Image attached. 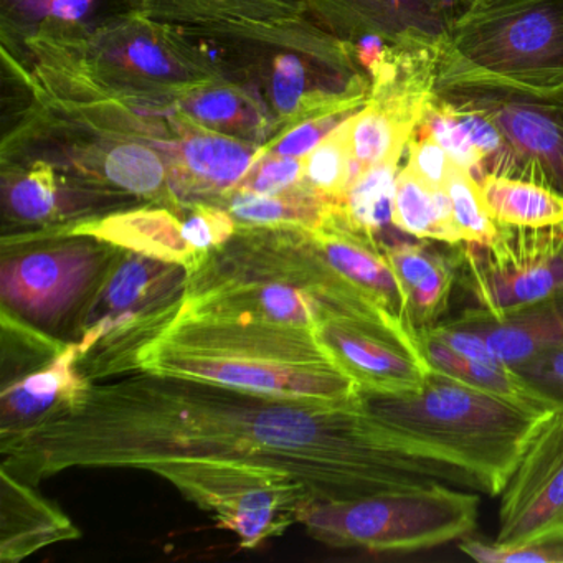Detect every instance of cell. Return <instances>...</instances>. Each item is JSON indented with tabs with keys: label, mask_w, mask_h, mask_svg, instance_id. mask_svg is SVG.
Wrapping results in <instances>:
<instances>
[{
	"label": "cell",
	"mask_w": 563,
	"mask_h": 563,
	"mask_svg": "<svg viewBox=\"0 0 563 563\" xmlns=\"http://www.w3.org/2000/svg\"><path fill=\"white\" fill-rule=\"evenodd\" d=\"M2 470L37 483L71 467L144 471L161 461L239 464L286 477L316 504L444 483L486 494L450 451L347 404L272 397L133 372L2 434Z\"/></svg>",
	"instance_id": "6da1fadb"
},
{
	"label": "cell",
	"mask_w": 563,
	"mask_h": 563,
	"mask_svg": "<svg viewBox=\"0 0 563 563\" xmlns=\"http://www.w3.org/2000/svg\"><path fill=\"white\" fill-rule=\"evenodd\" d=\"M133 372L328 404L364 395L308 329L197 314L180 305L113 375Z\"/></svg>",
	"instance_id": "7a4b0ae2"
},
{
	"label": "cell",
	"mask_w": 563,
	"mask_h": 563,
	"mask_svg": "<svg viewBox=\"0 0 563 563\" xmlns=\"http://www.w3.org/2000/svg\"><path fill=\"white\" fill-rule=\"evenodd\" d=\"M169 27L220 77L255 93L279 133L322 114L361 110L367 101L371 77L354 45L335 37L309 12Z\"/></svg>",
	"instance_id": "3957f363"
},
{
	"label": "cell",
	"mask_w": 563,
	"mask_h": 563,
	"mask_svg": "<svg viewBox=\"0 0 563 563\" xmlns=\"http://www.w3.org/2000/svg\"><path fill=\"white\" fill-rule=\"evenodd\" d=\"M180 308L312 332L342 314L378 316L405 325L345 282L312 230L299 227L239 225L189 276Z\"/></svg>",
	"instance_id": "277c9868"
},
{
	"label": "cell",
	"mask_w": 563,
	"mask_h": 563,
	"mask_svg": "<svg viewBox=\"0 0 563 563\" xmlns=\"http://www.w3.org/2000/svg\"><path fill=\"white\" fill-rule=\"evenodd\" d=\"M364 401L387 423L460 457L483 481L489 496L503 493L550 413L433 368L418 394L364 395Z\"/></svg>",
	"instance_id": "5b68a950"
},
{
	"label": "cell",
	"mask_w": 563,
	"mask_h": 563,
	"mask_svg": "<svg viewBox=\"0 0 563 563\" xmlns=\"http://www.w3.org/2000/svg\"><path fill=\"white\" fill-rule=\"evenodd\" d=\"M27 93L12 131L4 134L0 157L41 159L85 189L131 202L176 207L169 159L144 141L95 126Z\"/></svg>",
	"instance_id": "8992f818"
},
{
	"label": "cell",
	"mask_w": 563,
	"mask_h": 563,
	"mask_svg": "<svg viewBox=\"0 0 563 563\" xmlns=\"http://www.w3.org/2000/svg\"><path fill=\"white\" fill-rule=\"evenodd\" d=\"M2 52L67 68L107 93L131 100L176 101L220 78L183 35L144 15L118 22L87 42L31 38L2 44Z\"/></svg>",
	"instance_id": "52a82bcc"
},
{
	"label": "cell",
	"mask_w": 563,
	"mask_h": 563,
	"mask_svg": "<svg viewBox=\"0 0 563 563\" xmlns=\"http://www.w3.org/2000/svg\"><path fill=\"white\" fill-rule=\"evenodd\" d=\"M479 506L476 490L430 483L312 504L299 522L328 545L404 555L466 539L476 529Z\"/></svg>",
	"instance_id": "ba28073f"
},
{
	"label": "cell",
	"mask_w": 563,
	"mask_h": 563,
	"mask_svg": "<svg viewBox=\"0 0 563 563\" xmlns=\"http://www.w3.org/2000/svg\"><path fill=\"white\" fill-rule=\"evenodd\" d=\"M460 80L562 88L563 0H527L464 15L441 55L437 85Z\"/></svg>",
	"instance_id": "9c48e42d"
},
{
	"label": "cell",
	"mask_w": 563,
	"mask_h": 563,
	"mask_svg": "<svg viewBox=\"0 0 563 563\" xmlns=\"http://www.w3.org/2000/svg\"><path fill=\"white\" fill-rule=\"evenodd\" d=\"M118 250L87 235H5L2 309L41 331L78 318Z\"/></svg>",
	"instance_id": "30bf717a"
},
{
	"label": "cell",
	"mask_w": 563,
	"mask_h": 563,
	"mask_svg": "<svg viewBox=\"0 0 563 563\" xmlns=\"http://www.w3.org/2000/svg\"><path fill=\"white\" fill-rule=\"evenodd\" d=\"M147 473L169 481L184 497L230 530L243 549H255L301 520L314 503L295 481L239 464L174 460L150 464Z\"/></svg>",
	"instance_id": "8fae6325"
},
{
	"label": "cell",
	"mask_w": 563,
	"mask_h": 563,
	"mask_svg": "<svg viewBox=\"0 0 563 563\" xmlns=\"http://www.w3.org/2000/svg\"><path fill=\"white\" fill-rule=\"evenodd\" d=\"M450 107L484 114L503 134L506 156L496 176L540 184L563 196V87L527 90L483 80L437 85Z\"/></svg>",
	"instance_id": "7c38bea8"
},
{
	"label": "cell",
	"mask_w": 563,
	"mask_h": 563,
	"mask_svg": "<svg viewBox=\"0 0 563 563\" xmlns=\"http://www.w3.org/2000/svg\"><path fill=\"white\" fill-rule=\"evenodd\" d=\"M497 225L486 245H454L457 283L474 308L500 318L563 292V225Z\"/></svg>",
	"instance_id": "4fadbf2b"
},
{
	"label": "cell",
	"mask_w": 563,
	"mask_h": 563,
	"mask_svg": "<svg viewBox=\"0 0 563 563\" xmlns=\"http://www.w3.org/2000/svg\"><path fill=\"white\" fill-rule=\"evenodd\" d=\"M314 335L364 395L418 394L431 374L418 332L378 316H335Z\"/></svg>",
	"instance_id": "5bb4252c"
},
{
	"label": "cell",
	"mask_w": 563,
	"mask_h": 563,
	"mask_svg": "<svg viewBox=\"0 0 563 563\" xmlns=\"http://www.w3.org/2000/svg\"><path fill=\"white\" fill-rule=\"evenodd\" d=\"M499 496L497 542H563V407L540 424Z\"/></svg>",
	"instance_id": "9a60e30c"
},
{
	"label": "cell",
	"mask_w": 563,
	"mask_h": 563,
	"mask_svg": "<svg viewBox=\"0 0 563 563\" xmlns=\"http://www.w3.org/2000/svg\"><path fill=\"white\" fill-rule=\"evenodd\" d=\"M309 14L335 37L357 44L378 37L388 45L446 47L466 0H305Z\"/></svg>",
	"instance_id": "2e32d148"
},
{
	"label": "cell",
	"mask_w": 563,
	"mask_h": 563,
	"mask_svg": "<svg viewBox=\"0 0 563 563\" xmlns=\"http://www.w3.org/2000/svg\"><path fill=\"white\" fill-rule=\"evenodd\" d=\"M0 177L5 222L34 227L37 232L126 206L113 197L70 183L47 161L0 157Z\"/></svg>",
	"instance_id": "e0dca14e"
},
{
	"label": "cell",
	"mask_w": 563,
	"mask_h": 563,
	"mask_svg": "<svg viewBox=\"0 0 563 563\" xmlns=\"http://www.w3.org/2000/svg\"><path fill=\"white\" fill-rule=\"evenodd\" d=\"M184 203L170 207L143 203L141 207L113 210L77 222L32 232V235H87L117 249L140 253L163 262L176 263L192 275L207 256L192 249L184 225Z\"/></svg>",
	"instance_id": "ac0fdd59"
},
{
	"label": "cell",
	"mask_w": 563,
	"mask_h": 563,
	"mask_svg": "<svg viewBox=\"0 0 563 563\" xmlns=\"http://www.w3.org/2000/svg\"><path fill=\"white\" fill-rule=\"evenodd\" d=\"M329 265L382 311L415 329L410 305L394 266L385 255L380 240L355 229L341 202L325 222L312 230Z\"/></svg>",
	"instance_id": "d6986e66"
},
{
	"label": "cell",
	"mask_w": 563,
	"mask_h": 563,
	"mask_svg": "<svg viewBox=\"0 0 563 563\" xmlns=\"http://www.w3.org/2000/svg\"><path fill=\"white\" fill-rule=\"evenodd\" d=\"M136 15H144V0H0V42H87Z\"/></svg>",
	"instance_id": "ffe728a7"
},
{
	"label": "cell",
	"mask_w": 563,
	"mask_h": 563,
	"mask_svg": "<svg viewBox=\"0 0 563 563\" xmlns=\"http://www.w3.org/2000/svg\"><path fill=\"white\" fill-rule=\"evenodd\" d=\"M262 144L190 124L170 153V189L177 203L219 202L232 192Z\"/></svg>",
	"instance_id": "44dd1931"
},
{
	"label": "cell",
	"mask_w": 563,
	"mask_h": 563,
	"mask_svg": "<svg viewBox=\"0 0 563 563\" xmlns=\"http://www.w3.org/2000/svg\"><path fill=\"white\" fill-rule=\"evenodd\" d=\"M80 344L65 342L54 357L5 382L0 391V433L25 430L80 398L91 384L80 371Z\"/></svg>",
	"instance_id": "7402d4cb"
},
{
	"label": "cell",
	"mask_w": 563,
	"mask_h": 563,
	"mask_svg": "<svg viewBox=\"0 0 563 563\" xmlns=\"http://www.w3.org/2000/svg\"><path fill=\"white\" fill-rule=\"evenodd\" d=\"M453 321L477 332L497 361L519 368L563 347V292L500 318L470 308Z\"/></svg>",
	"instance_id": "603a6c76"
},
{
	"label": "cell",
	"mask_w": 563,
	"mask_h": 563,
	"mask_svg": "<svg viewBox=\"0 0 563 563\" xmlns=\"http://www.w3.org/2000/svg\"><path fill=\"white\" fill-rule=\"evenodd\" d=\"M385 255L404 286L415 328H430L440 322L457 283L454 245L446 252L430 240L380 239Z\"/></svg>",
	"instance_id": "cb8c5ba5"
},
{
	"label": "cell",
	"mask_w": 563,
	"mask_h": 563,
	"mask_svg": "<svg viewBox=\"0 0 563 563\" xmlns=\"http://www.w3.org/2000/svg\"><path fill=\"white\" fill-rule=\"evenodd\" d=\"M190 123L249 143L266 144L279 133L266 104L242 85L217 78L176 100Z\"/></svg>",
	"instance_id": "d4e9b609"
},
{
	"label": "cell",
	"mask_w": 563,
	"mask_h": 563,
	"mask_svg": "<svg viewBox=\"0 0 563 563\" xmlns=\"http://www.w3.org/2000/svg\"><path fill=\"white\" fill-rule=\"evenodd\" d=\"M339 202L341 200L299 183L292 189L275 196L230 192L216 203L229 210L240 227H299L316 230L325 222Z\"/></svg>",
	"instance_id": "484cf974"
},
{
	"label": "cell",
	"mask_w": 563,
	"mask_h": 563,
	"mask_svg": "<svg viewBox=\"0 0 563 563\" xmlns=\"http://www.w3.org/2000/svg\"><path fill=\"white\" fill-rule=\"evenodd\" d=\"M391 225L398 232L418 240L444 245L464 243L454 222L446 190L428 186L407 164L401 166L397 176Z\"/></svg>",
	"instance_id": "4316f807"
},
{
	"label": "cell",
	"mask_w": 563,
	"mask_h": 563,
	"mask_svg": "<svg viewBox=\"0 0 563 563\" xmlns=\"http://www.w3.org/2000/svg\"><path fill=\"white\" fill-rule=\"evenodd\" d=\"M4 500L12 504V509L4 506V512L12 514V520L4 519V527L11 526V532H4L2 540V559L21 560L29 553L57 542L70 539V522L67 517L55 512L45 504L24 481L2 471Z\"/></svg>",
	"instance_id": "83f0119b"
},
{
	"label": "cell",
	"mask_w": 563,
	"mask_h": 563,
	"mask_svg": "<svg viewBox=\"0 0 563 563\" xmlns=\"http://www.w3.org/2000/svg\"><path fill=\"white\" fill-rule=\"evenodd\" d=\"M418 335L423 345L424 357L433 371L460 378L474 387L499 395L506 400L537 408V410L552 411L559 408L553 401L537 391L516 368L509 367L504 362L497 361V358L494 361L466 358L463 355L454 354L450 349L428 335Z\"/></svg>",
	"instance_id": "f1b7e54d"
},
{
	"label": "cell",
	"mask_w": 563,
	"mask_h": 563,
	"mask_svg": "<svg viewBox=\"0 0 563 563\" xmlns=\"http://www.w3.org/2000/svg\"><path fill=\"white\" fill-rule=\"evenodd\" d=\"M479 186L487 212L497 223L532 229L563 225V196L540 184L487 174Z\"/></svg>",
	"instance_id": "f546056e"
},
{
	"label": "cell",
	"mask_w": 563,
	"mask_h": 563,
	"mask_svg": "<svg viewBox=\"0 0 563 563\" xmlns=\"http://www.w3.org/2000/svg\"><path fill=\"white\" fill-rule=\"evenodd\" d=\"M305 12L298 0H144V18L169 25L209 24Z\"/></svg>",
	"instance_id": "4dcf8cb0"
},
{
	"label": "cell",
	"mask_w": 563,
	"mask_h": 563,
	"mask_svg": "<svg viewBox=\"0 0 563 563\" xmlns=\"http://www.w3.org/2000/svg\"><path fill=\"white\" fill-rule=\"evenodd\" d=\"M400 169L401 161H390L358 174L342 199L345 216L355 229L378 240L384 236L391 225L395 186Z\"/></svg>",
	"instance_id": "1f68e13d"
},
{
	"label": "cell",
	"mask_w": 563,
	"mask_h": 563,
	"mask_svg": "<svg viewBox=\"0 0 563 563\" xmlns=\"http://www.w3.org/2000/svg\"><path fill=\"white\" fill-rule=\"evenodd\" d=\"M351 118L302 157L301 183L338 200L344 199L361 174L352 154Z\"/></svg>",
	"instance_id": "d6a6232c"
},
{
	"label": "cell",
	"mask_w": 563,
	"mask_h": 563,
	"mask_svg": "<svg viewBox=\"0 0 563 563\" xmlns=\"http://www.w3.org/2000/svg\"><path fill=\"white\" fill-rule=\"evenodd\" d=\"M411 137L367 103L351 118L352 154L361 173L378 164L404 159Z\"/></svg>",
	"instance_id": "836d02e7"
},
{
	"label": "cell",
	"mask_w": 563,
	"mask_h": 563,
	"mask_svg": "<svg viewBox=\"0 0 563 563\" xmlns=\"http://www.w3.org/2000/svg\"><path fill=\"white\" fill-rule=\"evenodd\" d=\"M444 190L450 197L453 219L463 235L464 243L486 245L493 242L499 225L487 212L479 180L454 164Z\"/></svg>",
	"instance_id": "e575fe53"
},
{
	"label": "cell",
	"mask_w": 563,
	"mask_h": 563,
	"mask_svg": "<svg viewBox=\"0 0 563 563\" xmlns=\"http://www.w3.org/2000/svg\"><path fill=\"white\" fill-rule=\"evenodd\" d=\"M302 179V159L279 156L260 150L245 176L232 192L275 196L298 186ZM229 196V194H227Z\"/></svg>",
	"instance_id": "d590c367"
},
{
	"label": "cell",
	"mask_w": 563,
	"mask_h": 563,
	"mask_svg": "<svg viewBox=\"0 0 563 563\" xmlns=\"http://www.w3.org/2000/svg\"><path fill=\"white\" fill-rule=\"evenodd\" d=\"M358 111V110H357ZM357 111H335V113L322 114L312 118L305 123L296 124L276 134L268 143L263 144L265 153L279 154V156L302 157L308 156L328 134L335 128L341 126L349 118L354 117Z\"/></svg>",
	"instance_id": "8d00e7d4"
},
{
	"label": "cell",
	"mask_w": 563,
	"mask_h": 563,
	"mask_svg": "<svg viewBox=\"0 0 563 563\" xmlns=\"http://www.w3.org/2000/svg\"><path fill=\"white\" fill-rule=\"evenodd\" d=\"M460 550L481 563H563V542L509 545L466 537L461 540Z\"/></svg>",
	"instance_id": "74e56055"
},
{
	"label": "cell",
	"mask_w": 563,
	"mask_h": 563,
	"mask_svg": "<svg viewBox=\"0 0 563 563\" xmlns=\"http://www.w3.org/2000/svg\"><path fill=\"white\" fill-rule=\"evenodd\" d=\"M405 164L433 189H444L454 166L446 151L420 128L408 143Z\"/></svg>",
	"instance_id": "f35d334b"
},
{
	"label": "cell",
	"mask_w": 563,
	"mask_h": 563,
	"mask_svg": "<svg viewBox=\"0 0 563 563\" xmlns=\"http://www.w3.org/2000/svg\"><path fill=\"white\" fill-rule=\"evenodd\" d=\"M516 371L543 397L563 407V347L552 349Z\"/></svg>",
	"instance_id": "ab89813d"
},
{
	"label": "cell",
	"mask_w": 563,
	"mask_h": 563,
	"mask_svg": "<svg viewBox=\"0 0 563 563\" xmlns=\"http://www.w3.org/2000/svg\"><path fill=\"white\" fill-rule=\"evenodd\" d=\"M467 14H477V12H493L499 9L510 8V5L522 4L527 0H466Z\"/></svg>",
	"instance_id": "60d3db41"
}]
</instances>
